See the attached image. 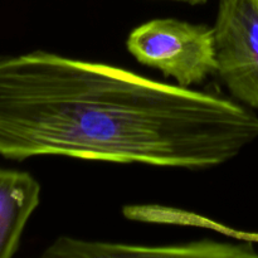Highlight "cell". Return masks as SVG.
<instances>
[{
    "instance_id": "6da1fadb",
    "label": "cell",
    "mask_w": 258,
    "mask_h": 258,
    "mask_svg": "<svg viewBox=\"0 0 258 258\" xmlns=\"http://www.w3.org/2000/svg\"><path fill=\"white\" fill-rule=\"evenodd\" d=\"M258 139L238 103L44 50L0 57V156L209 169Z\"/></svg>"
},
{
    "instance_id": "7a4b0ae2",
    "label": "cell",
    "mask_w": 258,
    "mask_h": 258,
    "mask_svg": "<svg viewBox=\"0 0 258 258\" xmlns=\"http://www.w3.org/2000/svg\"><path fill=\"white\" fill-rule=\"evenodd\" d=\"M126 44L139 62L183 87L201 83L216 71L213 28L207 25L154 19L134 29Z\"/></svg>"
},
{
    "instance_id": "3957f363",
    "label": "cell",
    "mask_w": 258,
    "mask_h": 258,
    "mask_svg": "<svg viewBox=\"0 0 258 258\" xmlns=\"http://www.w3.org/2000/svg\"><path fill=\"white\" fill-rule=\"evenodd\" d=\"M216 72L232 95L258 108V0H219Z\"/></svg>"
},
{
    "instance_id": "277c9868",
    "label": "cell",
    "mask_w": 258,
    "mask_h": 258,
    "mask_svg": "<svg viewBox=\"0 0 258 258\" xmlns=\"http://www.w3.org/2000/svg\"><path fill=\"white\" fill-rule=\"evenodd\" d=\"M40 202V185L27 171L0 168V258H10Z\"/></svg>"
},
{
    "instance_id": "5b68a950",
    "label": "cell",
    "mask_w": 258,
    "mask_h": 258,
    "mask_svg": "<svg viewBox=\"0 0 258 258\" xmlns=\"http://www.w3.org/2000/svg\"><path fill=\"white\" fill-rule=\"evenodd\" d=\"M175 2H185V3H191V4H199V3H203L206 0H175Z\"/></svg>"
},
{
    "instance_id": "8992f818",
    "label": "cell",
    "mask_w": 258,
    "mask_h": 258,
    "mask_svg": "<svg viewBox=\"0 0 258 258\" xmlns=\"http://www.w3.org/2000/svg\"><path fill=\"white\" fill-rule=\"evenodd\" d=\"M249 237H251V238H254L256 241H258V234H254V236H249Z\"/></svg>"
}]
</instances>
